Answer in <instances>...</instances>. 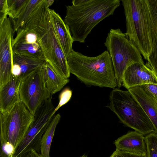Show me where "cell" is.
Returning a JSON list of instances; mask_svg holds the SVG:
<instances>
[{"mask_svg":"<svg viewBox=\"0 0 157 157\" xmlns=\"http://www.w3.org/2000/svg\"><path fill=\"white\" fill-rule=\"evenodd\" d=\"M136 131H129L119 137L113 143L116 149L138 155L147 154L145 137Z\"/></svg>","mask_w":157,"mask_h":157,"instance_id":"obj_13","label":"cell"},{"mask_svg":"<svg viewBox=\"0 0 157 157\" xmlns=\"http://www.w3.org/2000/svg\"><path fill=\"white\" fill-rule=\"evenodd\" d=\"M17 157H44L33 149L26 151Z\"/></svg>","mask_w":157,"mask_h":157,"instance_id":"obj_28","label":"cell"},{"mask_svg":"<svg viewBox=\"0 0 157 157\" xmlns=\"http://www.w3.org/2000/svg\"><path fill=\"white\" fill-rule=\"evenodd\" d=\"M150 11L152 50L147 60L157 76V0H147Z\"/></svg>","mask_w":157,"mask_h":157,"instance_id":"obj_18","label":"cell"},{"mask_svg":"<svg viewBox=\"0 0 157 157\" xmlns=\"http://www.w3.org/2000/svg\"><path fill=\"white\" fill-rule=\"evenodd\" d=\"M129 39L147 60L152 50L151 14L147 0H121Z\"/></svg>","mask_w":157,"mask_h":157,"instance_id":"obj_4","label":"cell"},{"mask_svg":"<svg viewBox=\"0 0 157 157\" xmlns=\"http://www.w3.org/2000/svg\"><path fill=\"white\" fill-rule=\"evenodd\" d=\"M13 62L19 67L21 73L18 78L21 81L34 71L44 66V59L13 53Z\"/></svg>","mask_w":157,"mask_h":157,"instance_id":"obj_17","label":"cell"},{"mask_svg":"<svg viewBox=\"0 0 157 157\" xmlns=\"http://www.w3.org/2000/svg\"><path fill=\"white\" fill-rule=\"evenodd\" d=\"M110 157H147V154L138 155L116 150Z\"/></svg>","mask_w":157,"mask_h":157,"instance_id":"obj_26","label":"cell"},{"mask_svg":"<svg viewBox=\"0 0 157 157\" xmlns=\"http://www.w3.org/2000/svg\"><path fill=\"white\" fill-rule=\"evenodd\" d=\"M67 60L70 73L86 85L113 89L117 87L112 59L107 51L92 57L73 50Z\"/></svg>","mask_w":157,"mask_h":157,"instance_id":"obj_3","label":"cell"},{"mask_svg":"<svg viewBox=\"0 0 157 157\" xmlns=\"http://www.w3.org/2000/svg\"><path fill=\"white\" fill-rule=\"evenodd\" d=\"M54 1L53 0H46V2L48 6L49 7L52 4Z\"/></svg>","mask_w":157,"mask_h":157,"instance_id":"obj_31","label":"cell"},{"mask_svg":"<svg viewBox=\"0 0 157 157\" xmlns=\"http://www.w3.org/2000/svg\"><path fill=\"white\" fill-rule=\"evenodd\" d=\"M0 157H11L1 148Z\"/></svg>","mask_w":157,"mask_h":157,"instance_id":"obj_30","label":"cell"},{"mask_svg":"<svg viewBox=\"0 0 157 157\" xmlns=\"http://www.w3.org/2000/svg\"><path fill=\"white\" fill-rule=\"evenodd\" d=\"M104 44L111 56L119 89L126 69L134 63L144 64V61L139 50L119 28L110 29Z\"/></svg>","mask_w":157,"mask_h":157,"instance_id":"obj_6","label":"cell"},{"mask_svg":"<svg viewBox=\"0 0 157 157\" xmlns=\"http://www.w3.org/2000/svg\"><path fill=\"white\" fill-rule=\"evenodd\" d=\"M88 0H73L72 2V5L75 6H81L86 3Z\"/></svg>","mask_w":157,"mask_h":157,"instance_id":"obj_29","label":"cell"},{"mask_svg":"<svg viewBox=\"0 0 157 157\" xmlns=\"http://www.w3.org/2000/svg\"><path fill=\"white\" fill-rule=\"evenodd\" d=\"M61 116L59 113L54 115L43 135L40 143V154L44 157H50V151L56 126Z\"/></svg>","mask_w":157,"mask_h":157,"instance_id":"obj_20","label":"cell"},{"mask_svg":"<svg viewBox=\"0 0 157 157\" xmlns=\"http://www.w3.org/2000/svg\"><path fill=\"white\" fill-rule=\"evenodd\" d=\"M46 0H40L27 19L25 27L35 33L45 60L59 75H70L67 58L58 39Z\"/></svg>","mask_w":157,"mask_h":157,"instance_id":"obj_1","label":"cell"},{"mask_svg":"<svg viewBox=\"0 0 157 157\" xmlns=\"http://www.w3.org/2000/svg\"><path fill=\"white\" fill-rule=\"evenodd\" d=\"M54 107L47 102L42 104L34 115L33 121L23 140L14 153L17 157L25 151L33 149L40 154V143L42 137L53 117Z\"/></svg>","mask_w":157,"mask_h":157,"instance_id":"obj_8","label":"cell"},{"mask_svg":"<svg viewBox=\"0 0 157 157\" xmlns=\"http://www.w3.org/2000/svg\"><path fill=\"white\" fill-rule=\"evenodd\" d=\"M147 157H157V134L155 132L145 137Z\"/></svg>","mask_w":157,"mask_h":157,"instance_id":"obj_23","label":"cell"},{"mask_svg":"<svg viewBox=\"0 0 157 157\" xmlns=\"http://www.w3.org/2000/svg\"><path fill=\"white\" fill-rule=\"evenodd\" d=\"M13 53L45 60L36 33L25 27L19 29L12 44Z\"/></svg>","mask_w":157,"mask_h":157,"instance_id":"obj_11","label":"cell"},{"mask_svg":"<svg viewBox=\"0 0 157 157\" xmlns=\"http://www.w3.org/2000/svg\"><path fill=\"white\" fill-rule=\"evenodd\" d=\"M44 68L46 85L50 94L52 95L60 91L69 82L68 78L57 74L47 62L44 65Z\"/></svg>","mask_w":157,"mask_h":157,"instance_id":"obj_19","label":"cell"},{"mask_svg":"<svg viewBox=\"0 0 157 157\" xmlns=\"http://www.w3.org/2000/svg\"><path fill=\"white\" fill-rule=\"evenodd\" d=\"M44 66L22 79L19 87L20 99L33 116L41 104L52 96L46 86Z\"/></svg>","mask_w":157,"mask_h":157,"instance_id":"obj_9","label":"cell"},{"mask_svg":"<svg viewBox=\"0 0 157 157\" xmlns=\"http://www.w3.org/2000/svg\"><path fill=\"white\" fill-rule=\"evenodd\" d=\"M14 34L10 18L7 17L0 23V87L7 83L12 75Z\"/></svg>","mask_w":157,"mask_h":157,"instance_id":"obj_10","label":"cell"},{"mask_svg":"<svg viewBox=\"0 0 157 157\" xmlns=\"http://www.w3.org/2000/svg\"><path fill=\"white\" fill-rule=\"evenodd\" d=\"M149 83L157 84V76L148 62L145 64L139 63L132 64L124 72L122 86L128 90Z\"/></svg>","mask_w":157,"mask_h":157,"instance_id":"obj_12","label":"cell"},{"mask_svg":"<svg viewBox=\"0 0 157 157\" xmlns=\"http://www.w3.org/2000/svg\"><path fill=\"white\" fill-rule=\"evenodd\" d=\"M72 94V91L68 88L64 89L60 93L59 96V101L58 105L55 109L53 114L61 106L67 103L71 99Z\"/></svg>","mask_w":157,"mask_h":157,"instance_id":"obj_24","label":"cell"},{"mask_svg":"<svg viewBox=\"0 0 157 157\" xmlns=\"http://www.w3.org/2000/svg\"><path fill=\"white\" fill-rule=\"evenodd\" d=\"M120 0H88L78 6H66L63 21L74 42L83 43L93 29L105 18L113 15L120 5Z\"/></svg>","mask_w":157,"mask_h":157,"instance_id":"obj_2","label":"cell"},{"mask_svg":"<svg viewBox=\"0 0 157 157\" xmlns=\"http://www.w3.org/2000/svg\"><path fill=\"white\" fill-rule=\"evenodd\" d=\"M34 117L21 99L6 112L0 113L1 146L10 143L13 146L15 152Z\"/></svg>","mask_w":157,"mask_h":157,"instance_id":"obj_7","label":"cell"},{"mask_svg":"<svg viewBox=\"0 0 157 157\" xmlns=\"http://www.w3.org/2000/svg\"><path fill=\"white\" fill-rule=\"evenodd\" d=\"M21 81L12 74L10 80L0 87V113L8 110L20 99L19 89Z\"/></svg>","mask_w":157,"mask_h":157,"instance_id":"obj_15","label":"cell"},{"mask_svg":"<svg viewBox=\"0 0 157 157\" xmlns=\"http://www.w3.org/2000/svg\"><path fill=\"white\" fill-rule=\"evenodd\" d=\"M87 155L86 154H84L82 156H80V157H87Z\"/></svg>","mask_w":157,"mask_h":157,"instance_id":"obj_32","label":"cell"},{"mask_svg":"<svg viewBox=\"0 0 157 157\" xmlns=\"http://www.w3.org/2000/svg\"><path fill=\"white\" fill-rule=\"evenodd\" d=\"M52 20L62 48L67 58L73 50L74 42L69 29L60 16L50 9Z\"/></svg>","mask_w":157,"mask_h":157,"instance_id":"obj_16","label":"cell"},{"mask_svg":"<svg viewBox=\"0 0 157 157\" xmlns=\"http://www.w3.org/2000/svg\"><path fill=\"white\" fill-rule=\"evenodd\" d=\"M40 0H28L18 17L12 20L13 32L25 27L26 21L31 13Z\"/></svg>","mask_w":157,"mask_h":157,"instance_id":"obj_21","label":"cell"},{"mask_svg":"<svg viewBox=\"0 0 157 157\" xmlns=\"http://www.w3.org/2000/svg\"><path fill=\"white\" fill-rule=\"evenodd\" d=\"M139 86L149 93L157 102V84L149 83Z\"/></svg>","mask_w":157,"mask_h":157,"instance_id":"obj_25","label":"cell"},{"mask_svg":"<svg viewBox=\"0 0 157 157\" xmlns=\"http://www.w3.org/2000/svg\"><path fill=\"white\" fill-rule=\"evenodd\" d=\"M7 15L11 19L18 17L28 0H7Z\"/></svg>","mask_w":157,"mask_h":157,"instance_id":"obj_22","label":"cell"},{"mask_svg":"<svg viewBox=\"0 0 157 157\" xmlns=\"http://www.w3.org/2000/svg\"><path fill=\"white\" fill-rule=\"evenodd\" d=\"M128 90L143 109L151 122L157 134V102L149 93L138 86Z\"/></svg>","mask_w":157,"mask_h":157,"instance_id":"obj_14","label":"cell"},{"mask_svg":"<svg viewBox=\"0 0 157 157\" xmlns=\"http://www.w3.org/2000/svg\"><path fill=\"white\" fill-rule=\"evenodd\" d=\"M7 0H0V23L7 17Z\"/></svg>","mask_w":157,"mask_h":157,"instance_id":"obj_27","label":"cell"},{"mask_svg":"<svg viewBox=\"0 0 157 157\" xmlns=\"http://www.w3.org/2000/svg\"><path fill=\"white\" fill-rule=\"evenodd\" d=\"M107 107L125 126L146 135L155 132L154 126L141 105L128 90L115 88L111 92Z\"/></svg>","mask_w":157,"mask_h":157,"instance_id":"obj_5","label":"cell"}]
</instances>
